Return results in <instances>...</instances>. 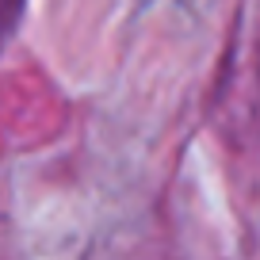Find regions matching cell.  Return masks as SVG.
<instances>
[{"label": "cell", "mask_w": 260, "mask_h": 260, "mask_svg": "<svg viewBox=\"0 0 260 260\" xmlns=\"http://www.w3.org/2000/svg\"><path fill=\"white\" fill-rule=\"evenodd\" d=\"M19 12H23V0H0V46L8 42V35L16 31Z\"/></svg>", "instance_id": "cell-1"}]
</instances>
